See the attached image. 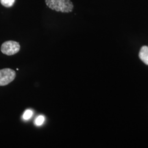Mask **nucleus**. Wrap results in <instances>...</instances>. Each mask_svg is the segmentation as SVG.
I'll use <instances>...</instances> for the list:
<instances>
[{"mask_svg": "<svg viewBox=\"0 0 148 148\" xmlns=\"http://www.w3.org/2000/svg\"><path fill=\"white\" fill-rule=\"evenodd\" d=\"M45 2L50 9L62 13L71 12L74 8L70 0H45Z\"/></svg>", "mask_w": 148, "mask_h": 148, "instance_id": "1", "label": "nucleus"}, {"mask_svg": "<svg viewBox=\"0 0 148 148\" xmlns=\"http://www.w3.org/2000/svg\"><path fill=\"white\" fill-rule=\"evenodd\" d=\"M20 48L21 46L19 43L14 41H8L2 45L1 51L5 55L12 56L18 53Z\"/></svg>", "mask_w": 148, "mask_h": 148, "instance_id": "2", "label": "nucleus"}, {"mask_svg": "<svg viewBox=\"0 0 148 148\" xmlns=\"http://www.w3.org/2000/svg\"><path fill=\"white\" fill-rule=\"evenodd\" d=\"M1 3L5 7H11L13 5L15 0H0Z\"/></svg>", "mask_w": 148, "mask_h": 148, "instance_id": "5", "label": "nucleus"}, {"mask_svg": "<svg viewBox=\"0 0 148 148\" xmlns=\"http://www.w3.org/2000/svg\"><path fill=\"white\" fill-rule=\"evenodd\" d=\"M44 120H45L44 117L42 116V115H40V116L37 117V119H36L35 123L37 126H40L43 123Z\"/></svg>", "mask_w": 148, "mask_h": 148, "instance_id": "7", "label": "nucleus"}, {"mask_svg": "<svg viewBox=\"0 0 148 148\" xmlns=\"http://www.w3.org/2000/svg\"><path fill=\"white\" fill-rule=\"evenodd\" d=\"M32 111L30 110H27L23 115V119L24 120H29L32 117Z\"/></svg>", "mask_w": 148, "mask_h": 148, "instance_id": "6", "label": "nucleus"}, {"mask_svg": "<svg viewBox=\"0 0 148 148\" xmlns=\"http://www.w3.org/2000/svg\"><path fill=\"white\" fill-rule=\"evenodd\" d=\"M139 57L144 63L148 65V47L144 46L141 48L139 53Z\"/></svg>", "mask_w": 148, "mask_h": 148, "instance_id": "4", "label": "nucleus"}, {"mask_svg": "<svg viewBox=\"0 0 148 148\" xmlns=\"http://www.w3.org/2000/svg\"><path fill=\"white\" fill-rule=\"evenodd\" d=\"M16 71L10 68L0 70V86L8 85L16 78Z\"/></svg>", "mask_w": 148, "mask_h": 148, "instance_id": "3", "label": "nucleus"}]
</instances>
